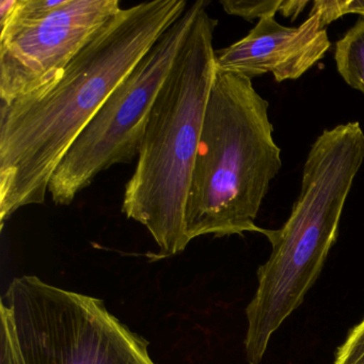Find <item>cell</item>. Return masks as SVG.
Wrapping results in <instances>:
<instances>
[{"label":"cell","instance_id":"30bf717a","mask_svg":"<svg viewBox=\"0 0 364 364\" xmlns=\"http://www.w3.org/2000/svg\"><path fill=\"white\" fill-rule=\"evenodd\" d=\"M223 10L231 16H240L247 21L274 16L282 11L283 0H223Z\"/></svg>","mask_w":364,"mask_h":364},{"label":"cell","instance_id":"ba28073f","mask_svg":"<svg viewBox=\"0 0 364 364\" xmlns=\"http://www.w3.org/2000/svg\"><path fill=\"white\" fill-rule=\"evenodd\" d=\"M330 46L327 31L312 12L298 27L282 26L274 16H267L217 55L216 69L250 80L272 73L278 82L295 80L316 65Z\"/></svg>","mask_w":364,"mask_h":364},{"label":"cell","instance_id":"4fadbf2b","mask_svg":"<svg viewBox=\"0 0 364 364\" xmlns=\"http://www.w3.org/2000/svg\"><path fill=\"white\" fill-rule=\"evenodd\" d=\"M334 364H364V319L336 351Z\"/></svg>","mask_w":364,"mask_h":364},{"label":"cell","instance_id":"8fae6325","mask_svg":"<svg viewBox=\"0 0 364 364\" xmlns=\"http://www.w3.org/2000/svg\"><path fill=\"white\" fill-rule=\"evenodd\" d=\"M312 14H316L323 28L345 14H355L364 18V0H317Z\"/></svg>","mask_w":364,"mask_h":364},{"label":"cell","instance_id":"5b68a950","mask_svg":"<svg viewBox=\"0 0 364 364\" xmlns=\"http://www.w3.org/2000/svg\"><path fill=\"white\" fill-rule=\"evenodd\" d=\"M1 301L25 364H155L149 343L101 299L24 276L10 283Z\"/></svg>","mask_w":364,"mask_h":364},{"label":"cell","instance_id":"6da1fadb","mask_svg":"<svg viewBox=\"0 0 364 364\" xmlns=\"http://www.w3.org/2000/svg\"><path fill=\"white\" fill-rule=\"evenodd\" d=\"M186 0L122 8L46 88L1 104L0 221L43 204L55 170L112 91L172 24Z\"/></svg>","mask_w":364,"mask_h":364},{"label":"cell","instance_id":"9c48e42d","mask_svg":"<svg viewBox=\"0 0 364 364\" xmlns=\"http://www.w3.org/2000/svg\"><path fill=\"white\" fill-rule=\"evenodd\" d=\"M334 60L344 82L364 93V18L336 42Z\"/></svg>","mask_w":364,"mask_h":364},{"label":"cell","instance_id":"7c38bea8","mask_svg":"<svg viewBox=\"0 0 364 364\" xmlns=\"http://www.w3.org/2000/svg\"><path fill=\"white\" fill-rule=\"evenodd\" d=\"M1 308V334H0V364H25L14 331V321L9 308L0 302Z\"/></svg>","mask_w":364,"mask_h":364},{"label":"cell","instance_id":"52a82bcc","mask_svg":"<svg viewBox=\"0 0 364 364\" xmlns=\"http://www.w3.org/2000/svg\"><path fill=\"white\" fill-rule=\"evenodd\" d=\"M121 9L119 0H65L48 14L1 26V104L28 97L52 84Z\"/></svg>","mask_w":364,"mask_h":364},{"label":"cell","instance_id":"277c9868","mask_svg":"<svg viewBox=\"0 0 364 364\" xmlns=\"http://www.w3.org/2000/svg\"><path fill=\"white\" fill-rule=\"evenodd\" d=\"M268 107L252 80L217 71L187 198V242L210 234H263L255 221L282 167Z\"/></svg>","mask_w":364,"mask_h":364},{"label":"cell","instance_id":"3957f363","mask_svg":"<svg viewBox=\"0 0 364 364\" xmlns=\"http://www.w3.org/2000/svg\"><path fill=\"white\" fill-rule=\"evenodd\" d=\"M363 161L364 133L359 122L325 129L311 146L301 189L287 223L279 230L264 229L272 250L259 268V285L246 309L249 364L261 363L272 334L302 304L321 274Z\"/></svg>","mask_w":364,"mask_h":364},{"label":"cell","instance_id":"7a4b0ae2","mask_svg":"<svg viewBox=\"0 0 364 364\" xmlns=\"http://www.w3.org/2000/svg\"><path fill=\"white\" fill-rule=\"evenodd\" d=\"M208 1L199 0L193 25L155 99L138 154L125 185L122 213L144 225L159 247L153 259L182 252L185 210L208 97L216 77L214 33Z\"/></svg>","mask_w":364,"mask_h":364},{"label":"cell","instance_id":"8992f818","mask_svg":"<svg viewBox=\"0 0 364 364\" xmlns=\"http://www.w3.org/2000/svg\"><path fill=\"white\" fill-rule=\"evenodd\" d=\"M199 0L189 4L112 91L55 170L48 193L57 205H70L103 171L139 154L155 99L193 25Z\"/></svg>","mask_w":364,"mask_h":364}]
</instances>
